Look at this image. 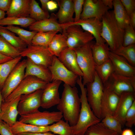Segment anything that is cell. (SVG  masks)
Masks as SVG:
<instances>
[{"label":"cell","mask_w":135,"mask_h":135,"mask_svg":"<svg viewBox=\"0 0 135 135\" xmlns=\"http://www.w3.org/2000/svg\"><path fill=\"white\" fill-rule=\"evenodd\" d=\"M50 16L49 13L44 11L36 0H31L30 18L37 21L48 18Z\"/></svg>","instance_id":"cell-38"},{"label":"cell","mask_w":135,"mask_h":135,"mask_svg":"<svg viewBox=\"0 0 135 135\" xmlns=\"http://www.w3.org/2000/svg\"><path fill=\"white\" fill-rule=\"evenodd\" d=\"M95 71L104 84L114 72V70L112 63L109 59L100 64L96 65Z\"/></svg>","instance_id":"cell-32"},{"label":"cell","mask_w":135,"mask_h":135,"mask_svg":"<svg viewBox=\"0 0 135 135\" xmlns=\"http://www.w3.org/2000/svg\"><path fill=\"white\" fill-rule=\"evenodd\" d=\"M0 36L20 52L27 47V44L19 37L16 36L14 33L0 26Z\"/></svg>","instance_id":"cell-30"},{"label":"cell","mask_w":135,"mask_h":135,"mask_svg":"<svg viewBox=\"0 0 135 135\" xmlns=\"http://www.w3.org/2000/svg\"><path fill=\"white\" fill-rule=\"evenodd\" d=\"M4 101L2 97V96L1 92V89L0 87V107L1 104L2 102Z\"/></svg>","instance_id":"cell-56"},{"label":"cell","mask_w":135,"mask_h":135,"mask_svg":"<svg viewBox=\"0 0 135 135\" xmlns=\"http://www.w3.org/2000/svg\"><path fill=\"white\" fill-rule=\"evenodd\" d=\"M112 52L124 58L131 65L135 67V44L126 46H122Z\"/></svg>","instance_id":"cell-36"},{"label":"cell","mask_w":135,"mask_h":135,"mask_svg":"<svg viewBox=\"0 0 135 135\" xmlns=\"http://www.w3.org/2000/svg\"><path fill=\"white\" fill-rule=\"evenodd\" d=\"M120 1L129 16L135 11V0H121Z\"/></svg>","instance_id":"cell-45"},{"label":"cell","mask_w":135,"mask_h":135,"mask_svg":"<svg viewBox=\"0 0 135 135\" xmlns=\"http://www.w3.org/2000/svg\"><path fill=\"white\" fill-rule=\"evenodd\" d=\"M61 97L57 108L62 114L65 120L71 126L78 121L80 108V100L78 89L64 84Z\"/></svg>","instance_id":"cell-1"},{"label":"cell","mask_w":135,"mask_h":135,"mask_svg":"<svg viewBox=\"0 0 135 135\" xmlns=\"http://www.w3.org/2000/svg\"><path fill=\"white\" fill-rule=\"evenodd\" d=\"M80 26L84 30L90 34L95 38L96 43L100 44L106 42L100 34L102 28V21L94 18L80 20L76 22L61 24L63 29L72 25Z\"/></svg>","instance_id":"cell-14"},{"label":"cell","mask_w":135,"mask_h":135,"mask_svg":"<svg viewBox=\"0 0 135 135\" xmlns=\"http://www.w3.org/2000/svg\"><path fill=\"white\" fill-rule=\"evenodd\" d=\"M102 1L104 5L108 7L110 9L113 8V0H102Z\"/></svg>","instance_id":"cell-53"},{"label":"cell","mask_w":135,"mask_h":135,"mask_svg":"<svg viewBox=\"0 0 135 135\" xmlns=\"http://www.w3.org/2000/svg\"><path fill=\"white\" fill-rule=\"evenodd\" d=\"M43 89H39L30 93L21 95L18 110L20 115L32 113L38 111L41 106Z\"/></svg>","instance_id":"cell-13"},{"label":"cell","mask_w":135,"mask_h":135,"mask_svg":"<svg viewBox=\"0 0 135 135\" xmlns=\"http://www.w3.org/2000/svg\"><path fill=\"white\" fill-rule=\"evenodd\" d=\"M62 113L60 111H47L36 112L21 115L19 121L22 122L40 126H47L62 119Z\"/></svg>","instance_id":"cell-6"},{"label":"cell","mask_w":135,"mask_h":135,"mask_svg":"<svg viewBox=\"0 0 135 135\" xmlns=\"http://www.w3.org/2000/svg\"><path fill=\"white\" fill-rule=\"evenodd\" d=\"M100 36L113 52L122 45L124 30L122 28L116 20L113 11H108L103 16Z\"/></svg>","instance_id":"cell-3"},{"label":"cell","mask_w":135,"mask_h":135,"mask_svg":"<svg viewBox=\"0 0 135 135\" xmlns=\"http://www.w3.org/2000/svg\"><path fill=\"white\" fill-rule=\"evenodd\" d=\"M20 56L26 57L35 63L48 68L51 64L54 56L48 47L32 44L27 46L20 52Z\"/></svg>","instance_id":"cell-10"},{"label":"cell","mask_w":135,"mask_h":135,"mask_svg":"<svg viewBox=\"0 0 135 135\" xmlns=\"http://www.w3.org/2000/svg\"><path fill=\"white\" fill-rule=\"evenodd\" d=\"M6 14L4 12L0 10V20L5 18Z\"/></svg>","instance_id":"cell-55"},{"label":"cell","mask_w":135,"mask_h":135,"mask_svg":"<svg viewBox=\"0 0 135 135\" xmlns=\"http://www.w3.org/2000/svg\"><path fill=\"white\" fill-rule=\"evenodd\" d=\"M113 13L115 18L120 27L124 30L130 25L129 16L120 0H113Z\"/></svg>","instance_id":"cell-28"},{"label":"cell","mask_w":135,"mask_h":135,"mask_svg":"<svg viewBox=\"0 0 135 135\" xmlns=\"http://www.w3.org/2000/svg\"><path fill=\"white\" fill-rule=\"evenodd\" d=\"M2 121L0 118V124H1L3 122Z\"/></svg>","instance_id":"cell-57"},{"label":"cell","mask_w":135,"mask_h":135,"mask_svg":"<svg viewBox=\"0 0 135 135\" xmlns=\"http://www.w3.org/2000/svg\"><path fill=\"white\" fill-rule=\"evenodd\" d=\"M66 39L63 32L55 34L48 47L53 56L58 57L60 53L67 47Z\"/></svg>","instance_id":"cell-29"},{"label":"cell","mask_w":135,"mask_h":135,"mask_svg":"<svg viewBox=\"0 0 135 135\" xmlns=\"http://www.w3.org/2000/svg\"><path fill=\"white\" fill-rule=\"evenodd\" d=\"M48 83L34 76H26L4 101H9L21 95L43 89Z\"/></svg>","instance_id":"cell-11"},{"label":"cell","mask_w":135,"mask_h":135,"mask_svg":"<svg viewBox=\"0 0 135 135\" xmlns=\"http://www.w3.org/2000/svg\"><path fill=\"white\" fill-rule=\"evenodd\" d=\"M76 83L81 92L80 108L77 122L75 125L72 126V135H84L89 127L100 122L101 119L95 115L88 102L86 89L82 84V76L78 77Z\"/></svg>","instance_id":"cell-2"},{"label":"cell","mask_w":135,"mask_h":135,"mask_svg":"<svg viewBox=\"0 0 135 135\" xmlns=\"http://www.w3.org/2000/svg\"><path fill=\"white\" fill-rule=\"evenodd\" d=\"M12 0H0V10L7 12L10 6Z\"/></svg>","instance_id":"cell-47"},{"label":"cell","mask_w":135,"mask_h":135,"mask_svg":"<svg viewBox=\"0 0 135 135\" xmlns=\"http://www.w3.org/2000/svg\"><path fill=\"white\" fill-rule=\"evenodd\" d=\"M135 32L134 29L130 25L124 29L122 46H126L135 44Z\"/></svg>","instance_id":"cell-42"},{"label":"cell","mask_w":135,"mask_h":135,"mask_svg":"<svg viewBox=\"0 0 135 135\" xmlns=\"http://www.w3.org/2000/svg\"><path fill=\"white\" fill-rule=\"evenodd\" d=\"M120 135H134V134L131 130L126 128L122 130Z\"/></svg>","instance_id":"cell-54"},{"label":"cell","mask_w":135,"mask_h":135,"mask_svg":"<svg viewBox=\"0 0 135 135\" xmlns=\"http://www.w3.org/2000/svg\"><path fill=\"white\" fill-rule=\"evenodd\" d=\"M20 52L0 36V53L13 58L20 56Z\"/></svg>","instance_id":"cell-40"},{"label":"cell","mask_w":135,"mask_h":135,"mask_svg":"<svg viewBox=\"0 0 135 135\" xmlns=\"http://www.w3.org/2000/svg\"><path fill=\"white\" fill-rule=\"evenodd\" d=\"M124 125L130 128L135 124V100L126 113L125 118Z\"/></svg>","instance_id":"cell-43"},{"label":"cell","mask_w":135,"mask_h":135,"mask_svg":"<svg viewBox=\"0 0 135 135\" xmlns=\"http://www.w3.org/2000/svg\"><path fill=\"white\" fill-rule=\"evenodd\" d=\"M84 2V0H73L74 13H75L74 22H76L80 20Z\"/></svg>","instance_id":"cell-44"},{"label":"cell","mask_w":135,"mask_h":135,"mask_svg":"<svg viewBox=\"0 0 135 135\" xmlns=\"http://www.w3.org/2000/svg\"><path fill=\"white\" fill-rule=\"evenodd\" d=\"M19 56L5 62L0 64V87L2 89L6 78L17 64L21 61Z\"/></svg>","instance_id":"cell-31"},{"label":"cell","mask_w":135,"mask_h":135,"mask_svg":"<svg viewBox=\"0 0 135 135\" xmlns=\"http://www.w3.org/2000/svg\"><path fill=\"white\" fill-rule=\"evenodd\" d=\"M62 82L60 80H56L47 83L43 89L40 107L48 109L58 104L60 99L58 89Z\"/></svg>","instance_id":"cell-15"},{"label":"cell","mask_w":135,"mask_h":135,"mask_svg":"<svg viewBox=\"0 0 135 135\" xmlns=\"http://www.w3.org/2000/svg\"><path fill=\"white\" fill-rule=\"evenodd\" d=\"M110 9L104 5L102 0H84L80 19L94 18L101 21L103 16Z\"/></svg>","instance_id":"cell-16"},{"label":"cell","mask_w":135,"mask_h":135,"mask_svg":"<svg viewBox=\"0 0 135 135\" xmlns=\"http://www.w3.org/2000/svg\"><path fill=\"white\" fill-rule=\"evenodd\" d=\"M91 47L92 57L96 64H100L110 59V49L106 42L100 44L92 42Z\"/></svg>","instance_id":"cell-26"},{"label":"cell","mask_w":135,"mask_h":135,"mask_svg":"<svg viewBox=\"0 0 135 135\" xmlns=\"http://www.w3.org/2000/svg\"><path fill=\"white\" fill-rule=\"evenodd\" d=\"M58 32L57 31L38 32L32 38V44L48 47L54 36Z\"/></svg>","instance_id":"cell-34"},{"label":"cell","mask_w":135,"mask_h":135,"mask_svg":"<svg viewBox=\"0 0 135 135\" xmlns=\"http://www.w3.org/2000/svg\"><path fill=\"white\" fill-rule=\"evenodd\" d=\"M17 135H56L50 132L39 133H26L20 134Z\"/></svg>","instance_id":"cell-49"},{"label":"cell","mask_w":135,"mask_h":135,"mask_svg":"<svg viewBox=\"0 0 135 135\" xmlns=\"http://www.w3.org/2000/svg\"><path fill=\"white\" fill-rule=\"evenodd\" d=\"M109 58L113 64L114 72L124 76L135 77V68L122 57L110 51Z\"/></svg>","instance_id":"cell-19"},{"label":"cell","mask_w":135,"mask_h":135,"mask_svg":"<svg viewBox=\"0 0 135 135\" xmlns=\"http://www.w3.org/2000/svg\"><path fill=\"white\" fill-rule=\"evenodd\" d=\"M58 58L68 70L79 76L82 77V73L78 66L76 54L74 49L67 47Z\"/></svg>","instance_id":"cell-23"},{"label":"cell","mask_w":135,"mask_h":135,"mask_svg":"<svg viewBox=\"0 0 135 135\" xmlns=\"http://www.w3.org/2000/svg\"><path fill=\"white\" fill-rule=\"evenodd\" d=\"M48 126H38L18 121L10 127L14 135H17L18 134L23 133L49 132Z\"/></svg>","instance_id":"cell-27"},{"label":"cell","mask_w":135,"mask_h":135,"mask_svg":"<svg viewBox=\"0 0 135 135\" xmlns=\"http://www.w3.org/2000/svg\"><path fill=\"white\" fill-rule=\"evenodd\" d=\"M0 134L14 135L11 130L10 127L3 121L0 124Z\"/></svg>","instance_id":"cell-46"},{"label":"cell","mask_w":135,"mask_h":135,"mask_svg":"<svg viewBox=\"0 0 135 135\" xmlns=\"http://www.w3.org/2000/svg\"><path fill=\"white\" fill-rule=\"evenodd\" d=\"M120 96L104 87L101 104L102 119L106 115H114L119 101Z\"/></svg>","instance_id":"cell-18"},{"label":"cell","mask_w":135,"mask_h":135,"mask_svg":"<svg viewBox=\"0 0 135 135\" xmlns=\"http://www.w3.org/2000/svg\"><path fill=\"white\" fill-rule=\"evenodd\" d=\"M26 62V60L20 62L6 78L1 90L4 101L16 88L24 78Z\"/></svg>","instance_id":"cell-9"},{"label":"cell","mask_w":135,"mask_h":135,"mask_svg":"<svg viewBox=\"0 0 135 135\" xmlns=\"http://www.w3.org/2000/svg\"><path fill=\"white\" fill-rule=\"evenodd\" d=\"M86 85L88 102L95 115L102 120L101 104L104 86L96 72L93 80Z\"/></svg>","instance_id":"cell-5"},{"label":"cell","mask_w":135,"mask_h":135,"mask_svg":"<svg viewBox=\"0 0 135 135\" xmlns=\"http://www.w3.org/2000/svg\"><path fill=\"white\" fill-rule=\"evenodd\" d=\"M49 132L58 135H72V126L61 119L48 126Z\"/></svg>","instance_id":"cell-37"},{"label":"cell","mask_w":135,"mask_h":135,"mask_svg":"<svg viewBox=\"0 0 135 135\" xmlns=\"http://www.w3.org/2000/svg\"><path fill=\"white\" fill-rule=\"evenodd\" d=\"M13 58L4 56L0 53V64L8 62Z\"/></svg>","instance_id":"cell-51"},{"label":"cell","mask_w":135,"mask_h":135,"mask_svg":"<svg viewBox=\"0 0 135 135\" xmlns=\"http://www.w3.org/2000/svg\"><path fill=\"white\" fill-rule=\"evenodd\" d=\"M130 25L134 29L135 28V11L129 16Z\"/></svg>","instance_id":"cell-50"},{"label":"cell","mask_w":135,"mask_h":135,"mask_svg":"<svg viewBox=\"0 0 135 135\" xmlns=\"http://www.w3.org/2000/svg\"><path fill=\"white\" fill-rule=\"evenodd\" d=\"M102 119L101 122L105 126L120 135L122 125L117 119L113 115H107Z\"/></svg>","instance_id":"cell-41"},{"label":"cell","mask_w":135,"mask_h":135,"mask_svg":"<svg viewBox=\"0 0 135 135\" xmlns=\"http://www.w3.org/2000/svg\"><path fill=\"white\" fill-rule=\"evenodd\" d=\"M62 32L66 36L67 47L73 49L90 42L94 38L90 34L78 25L70 26L64 28Z\"/></svg>","instance_id":"cell-8"},{"label":"cell","mask_w":135,"mask_h":135,"mask_svg":"<svg viewBox=\"0 0 135 135\" xmlns=\"http://www.w3.org/2000/svg\"><path fill=\"white\" fill-rule=\"evenodd\" d=\"M84 135H120L105 126L101 122L89 127Z\"/></svg>","instance_id":"cell-39"},{"label":"cell","mask_w":135,"mask_h":135,"mask_svg":"<svg viewBox=\"0 0 135 135\" xmlns=\"http://www.w3.org/2000/svg\"><path fill=\"white\" fill-rule=\"evenodd\" d=\"M49 0H40L41 4V8L45 12L48 13L47 8V4Z\"/></svg>","instance_id":"cell-52"},{"label":"cell","mask_w":135,"mask_h":135,"mask_svg":"<svg viewBox=\"0 0 135 135\" xmlns=\"http://www.w3.org/2000/svg\"><path fill=\"white\" fill-rule=\"evenodd\" d=\"M31 0H12L6 14L8 17L26 18L29 17Z\"/></svg>","instance_id":"cell-25"},{"label":"cell","mask_w":135,"mask_h":135,"mask_svg":"<svg viewBox=\"0 0 135 135\" xmlns=\"http://www.w3.org/2000/svg\"><path fill=\"white\" fill-rule=\"evenodd\" d=\"M4 28L17 34L18 37L25 42L28 46L32 44V38L38 32L35 31L27 30L14 25L7 26Z\"/></svg>","instance_id":"cell-35"},{"label":"cell","mask_w":135,"mask_h":135,"mask_svg":"<svg viewBox=\"0 0 135 135\" xmlns=\"http://www.w3.org/2000/svg\"><path fill=\"white\" fill-rule=\"evenodd\" d=\"M57 3L59 8L56 15L58 22L64 24L74 22L73 0H58Z\"/></svg>","instance_id":"cell-24"},{"label":"cell","mask_w":135,"mask_h":135,"mask_svg":"<svg viewBox=\"0 0 135 135\" xmlns=\"http://www.w3.org/2000/svg\"><path fill=\"white\" fill-rule=\"evenodd\" d=\"M26 60L24 78L32 76L48 82L52 81L51 73L48 68L35 63L28 58Z\"/></svg>","instance_id":"cell-22"},{"label":"cell","mask_w":135,"mask_h":135,"mask_svg":"<svg viewBox=\"0 0 135 135\" xmlns=\"http://www.w3.org/2000/svg\"><path fill=\"white\" fill-rule=\"evenodd\" d=\"M29 28L30 31L37 32L57 31L62 33L63 28L58 21L56 14L52 13L49 18L34 22Z\"/></svg>","instance_id":"cell-21"},{"label":"cell","mask_w":135,"mask_h":135,"mask_svg":"<svg viewBox=\"0 0 135 135\" xmlns=\"http://www.w3.org/2000/svg\"><path fill=\"white\" fill-rule=\"evenodd\" d=\"M48 68L51 73L52 81L59 80L71 87L75 86L79 76L66 68L57 57L54 56L52 62Z\"/></svg>","instance_id":"cell-12"},{"label":"cell","mask_w":135,"mask_h":135,"mask_svg":"<svg viewBox=\"0 0 135 135\" xmlns=\"http://www.w3.org/2000/svg\"><path fill=\"white\" fill-rule=\"evenodd\" d=\"M34 20L29 17L19 18L17 17H6L0 20V26L4 25H17L21 26L27 28L29 27L36 22Z\"/></svg>","instance_id":"cell-33"},{"label":"cell","mask_w":135,"mask_h":135,"mask_svg":"<svg viewBox=\"0 0 135 135\" xmlns=\"http://www.w3.org/2000/svg\"><path fill=\"white\" fill-rule=\"evenodd\" d=\"M135 92H124L120 96L119 101L113 116L121 123L125 124V118L128 111L135 100Z\"/></svg>","instance_id":"cell-20"},{"label":"cell","mask_w":135,"mask_h":135,"mask_svg":"<svg viewBox=\"0 0 135 135\" xmlns=\"http://www.w3.org/2000/svg\"><path fill=\"white\" fill-rule=\"evenodd\" d=\"M104 87L118 96L124 92H135V77L126 76L114 72L106 82Z\"/></svg>","instance_id":"cell-7"},{"label":"cell","mask_w":135,"mask_h":135,"mask_svg":"<svg viewBox=\"0 0 135 135\" xmlns=\"http://www.w3.org/2000/svg\"><path fill=\"white\" fill-rule=\"evenodd\" d=\"M92 41L74 49L78 66L82 73V83L84 86L93 80L96 72V64L91 47Z\"/></svg>","instance_id":"cell-4"},{"label":"cell","mask_w":135,"mask_h":135,"mask_svg":"<svg viewBox=\"0 0 135 135\" xmlns=\"http://www.w3.org/2000/svg\"><path fill=\"white\" fill-rule=\"evenodd\" d=\"M20 97V96L8 102L3 101L2 103L0 118L10 127L16 121L18 114V106Z\"/></svg>","instance_id":"cell-17"},{"label":"cell","mask_w":135,"mask_h":135,"mask_svg":"<svg viewBox=\"0 0 135 135\" xmlns=\"http://www.w3.org/2000/svg\"><path fill=\"white\" fill-rule=\"evenodd\" d=\"M58 6L57 3L55 1L49 0L47 4L48 10L50 11H54L57 8Z\"/></svg>","instance_id":"cell-48"}]
</instances>
